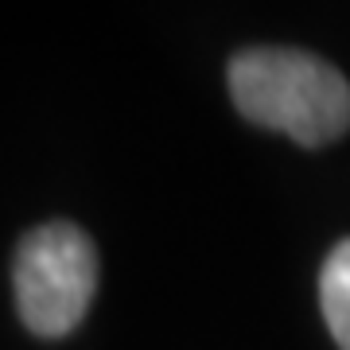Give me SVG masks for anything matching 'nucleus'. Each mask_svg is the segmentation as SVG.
Here are the masks:
<instances>
[{"label": "nucleus", "instance_id": "3", "mask_svg": "<svg viewBox=\"0 0 350 350\" xmlns=\"http://www.w3.org/2000/svg\"><path fill=\"white\" fill-rule=\"evenodd\" d=\"M319 304L338 350H350V238L331 250L319 273Z\"/></svg>", "mask_w": 350, "mask_h": 350}, {"label": "nucleus", "instance_id": "2", "mask_svg": "<svg viewBox=\"0 0 350 350\" xmlns=\"http://www.w3.org/2000/svg\"><path fill=\"white\" fill-rule=\"evenodd\" d=\"M12 284L20 319L31 335H70L98 288V250L78 226L47 222L20 241Z\"/></svg>", "mask_w": 350, "mask_h": 350}, {"label": "nucleus", "instance_id": "1", "mask_svg": "<svg viewBox=\"0 0 350 350\" xmlns=\"http://www.w3.org/2000/svg\"><path fill=\"white\" fill-rule=\"evenodd\" d=\"M230 94L245 121L304 148L331 144L350 129V82L308 51L250 47L234 55Z\"/></svg>", "mask_w": 350, "mask_h": 350}]
</instances>
